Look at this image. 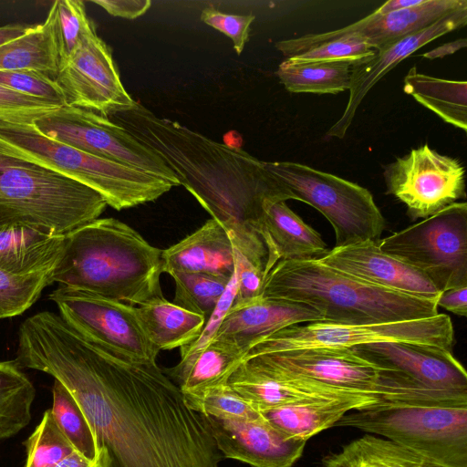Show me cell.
Here are the masks:
<instances>
[{
    "instance_id": "obj_1",
    "label": "cell",
    "mask_w": 467,
    "mask_h": 467,
    "mask_svg": "<svg viewBox=\"0 0 467 467\" xmlns=\"http://www.w3.org/2000/svg\"><path fill=\"white\" fill-rule=\"evenodd\" d=\"M16 361L68 389L93 430L99 467H219L206 417L156 363L111 353L47 310L21 323Z\"/></svg>"
},
{
    "instance_id": "obj_2",
    "label": "cell",
    "mask_w": 467,
    "mask_h": 467,
    "mask_svg": "<svg viewBox=\"0 0 467 467\" xmlns=\"http://www.w3.org/2000/svg\"><path fill=\"white\" fill-rule=\"evenodd\" d=\"M109 119L167 164L180 185L224 227L235 251L265 267L267 249L261 235L264 205L270 200H291V195L262 161L241 148L159 118L139 102Z\"/></svg>"
},
{
    "instance_id": "obj_3",
    "label": "cell",
    "mask_w": 467,
    "mask_h": 467,
    "mask_svg": "<svg viewBox=\"0 0 467 467\" xmlns=\"http://www.w3.org/2000/svg\"><path fill=\"white\" fill-rule=\"evenodd\" d=\"M162 250L115 218H98L65 234L53 283L140 305L163 296Z\"/></svg>"
},
{
    "instance_id": "obj_4",
    "label": "cell",
    "mask_w": 467,
    "mask_h": 467,
    "mask_svg": "<svg viewBox=\"0 0 467 467\" xmlns=\"http://www.w3.org/2000/svg\"><path fill=\"white\" fill-rule=\"evenodd\" d=\"M261 296L310 306L324 321L345 325L395 323L439 314L438 299L368 284L318 260L279 261L267 274Z\"/></svg>"
},
{
    "instance_id": "obj_5",
    "label": "cell",
    "mask_w": 467,
    "mask_h": 467,
    "mask_svg": "<svg viewBox=\"0 0 467 467\" xmlns=\"http://www.w3.org/2000/svg\"><path fill=\"white\" fill-rule=\"evenodd\" d=\"M0 154L77 181L99 192L117 211L152 202L173 187L141 170L48 138L35 123L0 120Z\"/></svg>"
},
{
    "instance_id": "obj_6",
    "label": "cell",
    "mask_w": 467,
    "mask_h": 467,
    "mask_svg": "<svg viewBox=\"0 0 467 467\" xmlns=\"http://www.w3.org/2000/svg\"><path fill=\"white\" fill-rule=\"evenodd\" d=\"M107 206L99 192L77 181L0 154V226L65 235L98 219Z\"/></svg>"
},
{
    "instance_id": "obj_7",
    "label": "cell",
    "mask_w": 467,
    "mask_h": 467,
    "mask_svg": "<svg viewBox=\"0 0 467 467\" xmlns=\"http://www.w3.org/2000/svg\"><path fill=\"white\" fill-rule=\"evenodd\" d=\"M336 426L388 439L446 467H467V400L383 403L350 411Z\"/></svg>"
},
{
    "instance_id": "obj_8",
    "label": "cell",
    "mask_w": 467,
    "mask_h": 467,
    "mask_svg": "<svg viewBox=\"0 0 467 467\" xmlns=\"http://www.w3.org/2000/svg\"><path fill=\"white\" fill-rule=\"evenodd\" d=\"M243 360L380 397L388 403L467 400L466 393L429 389L407 374L373 363L351 348H307L245 356Z\"/></svg>"
},
{
    "instance_id": "obj_9",
    "label": "cell",
    "mask_w": 467,
    "mask_h": 467,
    "mask_svg": "<svg viewBox=\"0 0 467 467\" xmlns=\"http://www.w3.org/2000/svg\"><path fill=\"white\" fill-rule=\"evenodd\" d=\"M291 200L309 204L332 225L335 246L378 241L385 219L370 192L352 182L293 161H263Z\"/></svg>"
},
{
    "instance_id": "obj_10",
    "label": "cell",
    "mask_w": 467,
    "mask_h": 467,
    "mask_svg": "<svg viewBox=\"0 0 467 467\" xmlns=\"http://www.w3.org/2000/svg\"><path fill=\"white\" fill-rule=\"evenodd\" d=\"M379 249L422 273L440 291L467 285V203L379 239Z\"/></svg>"
},
{
    "instance_id": "obj_11",
    "label": "cell",
    "mask_w": 467,
    "mask_h": 467,
    "mask_svg": "<svg viewBox=\"0 0 467 467\" xmlns=\"http://www.w3.org/2000/svg\"><path fill=\"white\" fill-rule=\"evenodd\" d=\"M379 342H406L451 350L454 329L450 317L440 313L428 318L370 325L315 321L290 326L257 340L244 357L307 348H352Z\"/></svg>"
},
{
    "instance_id": "obj_12",
    "label": "cell",
    "mask_w": 467,
    "mask_h": 467,
    "mask_svg": "<svg viewBox=\"0 0 467 467\" xmlns=\"http://www.w3.org/2000/svg\"><path fill=\"white\" fill-rule=\"evenodd\" d=\"M48 298L61 318L86 339L127 359L156 363L160 351L146 336L136 306L60 285Z\"/></svg>"
},
{
    "instance_id": "obj_13",
    "label": "cell",
    "mask_w": 467,
    "mask_h": 467,
    "mask_svg": "<svg viewBox=\"0 0 467 467\" xmlns=\"http://www.w3.org/2000/svg\"><path fill=\"white\" fill-rule=\"evenodd\" d=\"M45 136L78 150L118 161L180 185L174 172L122 126L94 111L61 106L35 122Z\"/></svg>"
},
{
    "instance_id": "obj_14",
    "label": "cell",
    "mask_w": 467,
    "mask_h": 467,
    "mask_svg": "<svg viewBox=\"0 0 467 467\" xmlns=\"http://www.w3.org/2000/svg\"><path fill=\"white\" fill-rule=\"evenodd\" d=\"M465 171L458 160L427 144L386 166L387 192L405 204L412 221L430 217L465 198Z\"/></svg>"
},
{
    "instance_id": "obj_15",
    "label": "cell",
    "mask_w": 467,
    "mask_h": 467,
    "mask_svg": "<svg viewBox=\"0 0 467 467\" xmlns=\"http://www.w3.org/2000/svg\"><path fill=\"white\" fill-rule=\"evenodd\" d=\"M56 81L66 96L67 105L108 118L132 109L137 102L126 91L111 49L96 29L70 56L60 60Z\"/></svg>"
},
{
    "instance_id": "obj_16",
    "label": "cell",
    "mask_w": 467,
    "mask_h": 467,
    "mask_svg": "<svg viewBox=\"0 0 467 467\" xmlns=\"http://www.w3.org/2000/svg\"><path fill=\"white\" fill-rule=\"evenodd\" d=\"M205 417L221 454L254 467H292L301 458L306 444V441L283 433L264 417L256 420Z\"/></svg>"
},
{
    "instance_id": "obj_17",
    "label": "cell",
    "mask_w": 467,
    "mask_h": 467,
    "mask_svg": "<svg viewBox=\"0 0 467 467\" xmlns=\"http://www.w3.org/2000/svg\"><path fill=\"white\" fill-rule=\"evenodd\" d=\"M463 6H467L466 0H425L420 5L389 14L381 15L374 11L342 28L277 41L275 47L282 53L328 39L355 36L363 39L374 50H379L430 26Z\"/></svg>"
},
{
    "instance_id": "obj_18",
    "label": "cell",
    "mask_w": 467,
    "mask_h": 467,
    "mask_svg": "<svg viewBox=\"0 0 467 467\" xmlns=\"http://www.w3.org/2000/svg\"><path fill=\"white\" fill-rule=\"evenodd\" d=\"M466 24L467 6H463L428 27L376 50L370 57L351 63L347 106L338 120L327 130L326 137L343 139L363 99L386 73L419 48Z\"/></svg>"
},
{
    "instance_id": "obj_19",
    "label": "cell",
    "mask_w": 467,
    "mask_h": 467,
    "mask_svg": "<svg viewBox=\"0 0 467 467\" xmlns=\"http://www.w3.org/2000/svg\"><path fill=\"white\" fill-rule=\"evenodd\" d=\"M323 265L389 290L428 299L440 292L422 273L382 252L377 241L334 246L321 259Z\"/></svg>"
},
{
    "instance_id": "obj_20",
    "label": "cell",
    "mask_w": 467,
    "mask_h": 467,
    "mask_svg": "<svg viewBox=\"0 0 467 467\" xmlns=\"http://www.w3.org/2000/svg\"><path fill=\"white\" fill-rule=\"evenodd\" d=\"M378 365L400 370L431 389L467 393V374L451 350L406 342H379L352 348Z\"/></svg>"
},
{
    "instance_id": "obj_21",
    "label": "cell",
    "mask_w": 467,
    "mask_h": 467,
    "mask_svg": "<svg viewBox=\"0 0 467 467\" xmlns=\"http://www.w3.org/2000/svg\"><path fill=\"white\" fill-rule=\"evenodd\" d=\"M227 383L260 411L312 400L373 395L334 387L245 360L234 371Z\"/></svg>"
},
{
    "instance_id": "obj_22",
    "label": "cell",
    "mask_w": 467,
    "mask_h": 467,
    "mask_svg": "<svg viewBox=\"0 0 467 467\" xmlns=\"http://www.w3.org/2000/svg\"><path fill=\"white\" fill-rule=\"evenodd\" d=\"M324 321L310 306L279 298L259 296L233 304L213 339L234 343L245 352L257 340L285 327Z\"/></svg>"
},
{
    "instance_id": "obj_23",
    "label": "cell",
    "mask_w": 467,
    "mask_h": 467,
    "mask_svg": "<svg viewBox=\"0 0 467 467\" xmlns=\"http://www.w3.org/2000/svg\"><path fill=\"white\" fill-rule=\"evenodd\" d=\"M162 273L207 274L231 279L235 273L234 250L224 227L215 219L179 243L162 250Z\"/></svg>"
},
{
    "instance_id": "obj_24",
    "label": "cell",
    "mask_w": 467,
    "mask_h": 467,
    "mask_svg": "<svg viewBox=\"0 0 467 467\" xmlns=\"http://www.w3.org/2000/svg\"><path fill=\"white\" fill-rule=\"evenodd\" d=\"M261 235L267 249L266 275L279 261L319 260L329 251L321 235L285 201L265 203Z\"/></svg>"
},
{
    "instance_id": "obj_25",
    "label": "cell",
    "mask_w": 467,
    "mask_h": 467,
    "mask_svg": "<svg viewBox=\"0 0 467 467\" xmlns=\"http://www.w3.org/2000/svg\"><path fill=\"white\" fill-rule=\"evenodd\" d=\"M383 403L388 402L377 396L353 395L283 405L263 410L261 414L287 436L307 441L320 431L336 426L347 413Z\"/></svg>"
},
{
    "instance_id": "obj_26",
    "label": "cell",
    "mask_w": 467,
    "mask_h": 467,
    "mask_svg": "<svg viewBox=\"0 0 467 467\" xmlns=\"http://www.w3.org/2000/svg\"><path fill=\"white\" fill-rule=\"evenodd\" d=\"M65 235H53L23 225L0 226V269L14 274L54 271Z\"/></svg>"
},
{
    "instance_id": "obj_27",
    "label": "cell",
    "mask_w": 467,
    "mask_h": 467,
    "mask_svg": "<svg viewBox=\"0 0 467 467\" xmlns=\"http://www.w3.org/2000/svg\"><path fill=\"white\" fill-rule=\"evenodd\" d=\"M245 353L234 343L213 339L200 351L182 358L175 367L164 373L172 379L183 395H195L226 384Z\"/></svg>"
},
{
    "instance_id": "obj_28",
    "label": "cell",
    "mask_w": 467,
    "mask_h": 467,
    "mask_svg": "<svg viewBox=\"0 0 467 467\" xmlns=\"http://www.w3.org/2000/svg\"><path fill=\"white\" fill-rule=\"evenodd\" d=\"M59 64L55 1L44 22L32 25L23 36L0 46V71L35 70L56 80Z\"/></svg>"
},
{
    "instance_id": "obj_29",
    "label": "cell",
    "mask_w": 467,
    "mask_h": 467,
    "mask_svg": "<svg viewBox=\"0 0 467 467\" xmlns=\"http://www.w3.org/2000/svg\"><path fill=\"white\" fill-rule=\"evenodd\" d=\"M136 312L146 336L159 351L189 345L200 336L206 322L204 317L164 296L137 306Z\"/></svg>"
},
{
    "instance_id": "obj_30",
    "label": "cell",
    "mask_w": 467,
    "mask_h": 467,
    "mask_svg": "<svg viewBox=\"0 0 467 467\" xmlns=\"http://www.w3.org/2000/svg\"><path fill=\"white\" fill-rule=\"evenodd\" d=\"M404 91L441 119L467 130V82L439 78L411 67L404 78Z\"/></svg>"
},
{
    "instance_id": "obj_31",
    "label": "cell",
    "mask_w": 467,
    "mask_h": 467,
    "mask_svg": "<svg viewBox=\"0 0 467 467\" xmlns=\"http://www.w3.org/2000/svg\"><path fill=\"white\" fill-rule=\"evenodd\" d=\"M276 76L285 89L293 93L337 94L350 88L351 63L285 59L279 65Z\"/></svg>"
},
{
    "instance_id": "obj_32",
    "label": "cell",
    "mask_w": 467,
    "mask_h": 467,
    "mask_svg": "<svg viewBox=\"0 0 467 467\" xmlns=\"http://www.w3.org/2000/svg\"><path fill=\"white\" fill-rule=\"evenodd\" d=\"M421 459L388 439L367 433L326 457L321 467H412Z\"/></svg>"
},
{
    "instance_id": "obj_33",
    "label": "cell",
    "mask_w": 467,
    "mask_h": 467,
    "mask_svg": "<svg viewBox=\"0 0 467 467\" xmlns=\"http://www.w3.org/2000/svg\"><path fill=\"white\" fill-rule=\"evenodd\" d=\"M35 396V387L16 360L0 361V439L29 423Z\"/></svg>"
},
{
    "instance_id": "obj_34",
    "label": "cell",
    "mask_w": 467,
    "mask_h": 467,
    "mask_svg": "<svg viewBox=\"0 0 467 467\" xmlns=\"http://www.w3.org/2000/svg\"><path fill=\"white\" fill-rule=\"evenodd\" d=\"M50 409L55 421L77 451L92 461L99 459V448L93 430L80 406L68 389L55 379Z\"/></svg>"
},
{
    "instance_id": "obj_35",
    "label": "cell",
    "mask_w": 467,
    "mask_h": 467,
    "mask_svg": "<svg viewBox=\"0 0 467 467\" xmlns=\"http://www.w3.org/2000/svg\"><path fill=\"white\" fill-rule=\"evenodd\" d=\"M173 304L207 319L214 310L230 279L207 274L172 273Z\"/></svg>"
},
{
    "instance_id": "obj_36",
    "label": "cell",
    "mask_w": 467,
    "mask_h": 467,
    "mask_svg": "<svg viewBox=\"0 0 467 467\" xmlns=\"http://www.w3.org/2000/svg\"><path fill=\"white\" fill-rule=\"evenodd\" d=\"M53 272L14 274L0 269V319L19 316L53 284Z\"/></svg>"
},
{
    "instance_id": "obj_37",
    "label": "cell",
    "mask_w": 467,
    "mask_h": 467,
    "mask_svg": "<svg viewBox=\"0 0 467 467\" xmlns=\"http://www.w3.org/2000/svg\"><path fill=\"white\" fill-rule=\"evenodd\" d=\"M187 405L203 416L217 419L256 420L261 411L233 389L228 383L199 394L183 395Z\"/></svg>"
},
{
    "instance_id": "obj_38",
    "label": "cell",
    "mask_w": 467,
    "mask_h": 467,
    "mask_svg": "<svg viewBox=\"0 0 467 467\" xmlns=\"http://www.w3.org/2000/svg\"><path fill=\"white\" fill-rule=\"evenodd\" d=\"M76 449L57 425L50 410L26 442V467H55Z\"/></svg>"
},
{
    "instance_id": "obj_39",
    "label": "cell",
    "mask_w": 467,
    "mask_h": 467,
    "mask_svg": "<svg viewBox=\"0 0 467 467\" xmlns=\"http://www.w3.org/2000/svg\"><path fill=\"white\" fill-rule=\"evenodd\" d=\"M363 39L355 36H344L294 48L283 53L292 62L347 61L355 63L375 54Z\"/></svg>"
},
{
    "instance_id": "obj_40",
    "label": "cell",
    "mask_w": 467,
    "mask_h": 467,
    "mask_svg": "<svg viewBox=\"0 0 467 467\" xmlns=\"http://www.w3.org/2000/svg\"><path fill=\"white\" fill-rule=\"evenodd\" d=\"M96 29L81 0H57V35L60 60L70 56L82 39Z\"/></svg>"
},
{
    "instance_id": "obj_41",
    "label": "cell",
    "mask_w": 467,
    "mask_h": 467,
    "mask_svg": "<svg viewBox=\"0 0 467 467\" xmlns=\"http://www.w3.org/2000/svg\"><path fill=\"white\" fill-rule=\"evenodd\" d=\"M0 85L60 107L67 105L66 96L57 82L38 71L28 69L0 71Z\"/></svg>"
},
{
    "instance_id": "obj_42",
    "label": "cell",
    "mask_w": 467,
    "mask_h": 467,
    "mask_svg": "<svg viewBox=\"0 0 467 467\" xmlns=\"http://www.w3.org/2000/svg\"><path fill=\"white\" fill-rule=\"evenodd\" d=\"M60 106L27 96L0 85V120L35 123Z\"/></svg>"
},
{
    "instance_id": "obj_43",
    "label": "cell",
    "mask_w": 467,
    "mask_h": 467,
    "mask_svg": "<svg viewBox=\"0 0 467 467\" xmlns=\"http://www.w3.org/2000/svg\"><path fill=\"white\" fill-rule=\"evenodd\" d=\"M201 20L231 38L235 52L240 55L248 40L254 16L226 14L207 6L201 13Z\"/></svg>"
},
{
    "instance_id": "obj_44",
    "label": "cell",
    "mask_w": 467,
    "mask_h": 467,
    "mask_svg": "<svg viewBox=\"0 0 467 467\" xmlns=\"http://www.w3.org/2000/svg\"><path fill=\"white\" fill-rule=\"evenodd\" d=\"M236 288L237 280L234 273L214 310L206 319L200 336L189 345L180 348L181 358L200 351L213 339L224 317L234 302Z\"/></svg>"
},
{
    "instance_id": "obj_45",
    "label": "cell",
    "mask_w": 467,
    "mask_h": 467,
    "mask_svg": "<svg viewBox=\"0 0 467 467\" xmlns=\"http://www.w3.org/2000/svg\"><path fill=\"white\" fill-rule=\"evenodd\" d=\"M234 260L237 288L234 304L245 303L261 296L266 276L265 268L250 262L235 250Z\"/></svg>"
},
{
    "instance_id": "obj_46",
    "label": "cell",
    "mask_w": 467,
    "mask_h": 467,
    "mask_svg": "<svg viewBox=\"0 0 467 467\" xmlns=\"http://www.w3.org/2000/svg\"><path fill=\"white\" fill-rule=\"evenodd\" d=\"M110 16L126 19H135L144 15L150 6V0H92Z\"/></svg>"
},
{
    "instance_id": "obj_47",
    "label": "cell",
    "mask_w": 467,
    "mask_h": 467,
    "mask_svg": "<svg viewBox=\"0 0 467 467\" xmlns=\"http://www.w3.org/2000/svg\"><path fill=\"white\" fill-rule=\"evenodd\" d=\"M438 306L460 317L467 315V285L442 291L437 300Z\"/></svg>"
},
{
    "instance_id": "obj_48",
    "label": "cell",
    "mask_w": 467,
    "mask_h": 467,
    "mask_svg": "<svg viewBox=\"0 0 467 467\" xmlns=\"http://www.w3.org/2000/svg\"><path fill=\"white\" fill-rule=\"evenodd\" d=\"M466 47V39H457L454 41L447 42L442 44L434 49L428 51L422 55L425 58L435 59L442 58L448 55L453 54L456 51L464 48Z\"/></svg>"
},
{
    "instance_id": "obj_49",
    "label": "cell",
    "mask_w": 467,
    "mask_h": 467,
    "mask_svg": "<svg viewBox=\"0 0 467 467\" xmlns=\"http://www.w3.org/2000/svg\"><path fill=\"white\" fill-rule=\"evenodd\" d=\"M31 26L26 24H8L0 26V46L23 36Z\"/></svg>"
},
{
    "instance_id": "obj_50",
    "label": "cell",
    "mask_w": 467,
    "mask_h": 467,
    "mask_svg": "<svg viewBox=\"0 0 467 467\" xmlns=\"http://www.w3.org/2000/svg\"><path fill=\"white\" fill-rule=\"evenodd\" d=\"M425 0H389L375 11L378 14H389L421 5Z\"/></svg>"
},
{
    "instance_id": "obj_51",
    "label": "cell",
    "mask_w": 467,
    "mask_h": 467,
    "mask_svg": "<svg viewBox=\"0 0 467 467\" xmlns=\"http://www.w3.org/2000/svg\"><path fill=\"white\" fill-rule=\"evenodd\" d=\"M55 467H99L96 461H92L80 452L75 451L62 461H60Z\"/></svg>"
},
{
    "instance_id": "obj_52",
    "label": "cell",
    "mask_w": 467,
    "mask_h": 467,
    "mask_svg": "<svg viewBox=\"0 0 467 467\" xmlns=\"http://www.w3.org/2000/svg\"><path fill=\"white\" fill-rule=\"evenodd\" d=\"M412 467H446V466L421 459L419 463L415 464Z\"/></svg>"
}]
</instances>
